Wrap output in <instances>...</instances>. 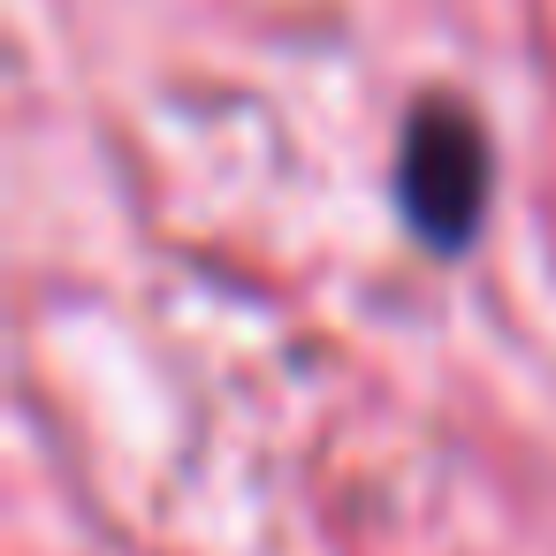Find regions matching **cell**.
Returning <instances> with one entry per match:
<instances>
[{
	"label": "cell",
	"mask_w": 556,
	"mask_h": 556,
	"mask_svg": "<svg viewBox=\"0 0 556 556\" xmlns=\"http://www.w3.org/2000/svg\"><path fill=\"white\" fill-rule=\"evenodd\" d=\"M488 184H495V146L480 115L450 92L419 100L396 138V206L404 229L427 252H465L488 222Z\"/></svg>",
	"instance_id": "6da1fadb"
}]
</instances>
